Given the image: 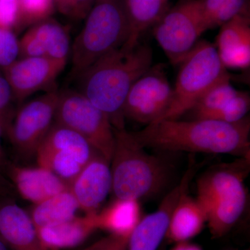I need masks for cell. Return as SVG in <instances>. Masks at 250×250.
<instances>
[{
    "label": "cell",
    "instance_id": "obj_1",
    "mask_svg": "<svg viewBox=\"0 0 250 250\" xmlns=\"http://www.w3.org/2000/svg\"><path fill=\"white\" fill-rule=\"evenodd\" d=\"M144 148L163 152L229 154L250 157V117L234 123L214 120H161L131 131Z\"/></svg>",
    "mask_w": 250,
    "mask_h": 250
},
{
    "label": "cell",
    "instance_id": "obj_2",
    "mask_svg": "<svg viewBox=\"0 0 250 250\" xmlns=\"http://www.w3.org/2000/svg\"><path fill=\"white\" fill-rule=\"evenodd\" d=\"M152 49L138 44L115 49L77 77V90L109 118L113 128L125 129L123 106L132 85L152 66Z\"/></svg>",
    "mask_w": 250,
    "mask_h": 250
},
{
    "label": "cell",
    "instance_id": "obj_3",
    "mask_svg": "<svg viewBox=\"0 0 250 250\" xmlns=\"http://www.w3.org/2000/svg\"><path fill=\"white\" fill-rule=\"evenodd\" d=\"M111 158V191L115 198L139 201L166 187L170 168L164 161L146 152L131 131L114 129Z\"/></svg>",
    "mask_w": 250,
    "mask_h": 250
},
{
    "label": "cell",
    "instance_id": "obj_4",
    "mask_svg": "<svg viewBox=\"0 0 250 250\" xmlns=\"http://www.w3.org/2000/svg\"><path fill=\"white\" fill-rule=\"evenodd\" d=\"M71 46V75L77 78L93 62L124 45L129 23L125 0H96Z\"/></svg>",
    "mask_w": 250,
    "mask_h": 250
},
{
    "label": "cell",
    "instance_id": "obj_5",
    "mask_svg": "<svg viewBox=\"0 0 250 250\" xmlns=\"http://www.w3.org/2000/svg\"><path fill=\"white\" fill-rule=\"evenodd\" d=\"M228 77L231 76L220 60L215 45L199 41L179 64L172 103L159 121L179 120L210 88Z\"/></svg>",
    "mask_w": 250,
    "mask_h": 250
},
{
    "label": "cell",
    "instance_id": "obj_6",
    "mask_svg": "<svg viewBox=\"0 0 250 250\" xmlns=\"http://www.w3.org/2000/svg\"><path fill=\"white\" fill-rule=\"evenodd\" d=\"M54 122L80 135L111 163L115 146L114 128L107 115L78 90L59 92Z\"/></svg>",
    "mask_w": 250,
    "mask_h": 250
},
{
    "label": "cell",
    "instance_id": "obj_7",
    "mask_svg": "<svg viewBox=\"0 0 250 250\" xmlns=\"http://www.w3.org/2000/svg\"><path fill=\"white\" fill-rule=\"evenodd\" d=\"M206 31L197 0H182L154 25V37L174 65L190 53Z\"/></svg>",
    "mask_w": 250,
    "mask_h": 250
},
{
    "label": "cell",
    "instance_id": "obj_8",
    "mask_svg": "<svg viewBox=\"0 0 250 250\" xmlns=\"http://www.w3.org/2000/svg\"><path fill=\"white\" fill-rule=\"evenodd\" d=\"M96 152L80 135L54 122L35 156L38 165L69 185Z\"/></svg>",
    "mask_w": 250,
    "mask_h": 250
},
{
    "label": "cell",
    "instance_id": "obj_9",
    "mask_svg": "<svg viewBox=\"0 0 250 250\" xmlns=\"http://www.w3.org/2000/svg\"><path fill=\"white\" fill-rule=\"evenodd\" d=\"M59 92H46L22 105L15 113L7 134L16 150L23 157L35 156L36 151L55 121Z\"/></svg>",
    "mask_w": 250,
    "mask_h": 250
},
{
    "label": "cell",
    "instance_id": "obj_10",
    "mask_svg": "<svg viewBox=\"0 0 250 250\" xmlns=\"http://www.w3.org/2000/svg\"><path fill=\"white\" fill-rule=\"evenodd\" d=\"M172 98L173 88L164 66H152L130 89L123 106V116L141 124H151L165 114Z\"/></svg>",
    "mask_w": 250,
    "mask_h": 250
},
{
    "label": "cell",
    "instance_id": "obj_11",
    "mask_svg": "<svg viewBox=\"0 0 250 250\" xmlns=\"http://www.w3.org/2000/svg\"><path fill=\"white\" fill-rule=\"evenodd\" d=\"M201 166L191 161L180 182L164 197L159 208L140 220L130 235L126 250H157L166 237L172 211L182 195L188 192L190 182Z\"/></svg>",
    "mask_w": 250,
    "mask_h": 250
},
{
    "label": "cell",
    "instance_id": "obj_12",
    "mask_svg": "<svg viewBox=\"0 0 250 250\" xmlns=\"http://www.w3.org/2000/svg\"><path fill=\"white\" fill-rule=\"evenodd\" d=\"M65 65L43 57H23L5 69V77L11 85L15 100L23 103L37 92L55 90L56 80Z\"/></svg>",
    "mask_w": 250,
    "mask_h": 250
},
{
    "label": "cell",
    "instance_id": "obj_13",
    "mask_svg": "<svg viewBox=\"0 0 250 250\" xmlns=\"http://www.w3.org/2000/svg\"><path fill=\"white\" fill-rule=\"evenodd\" d=\"M109 164V161L96 152L69 184V189L85 214L98 213L111 191Z\"/></svg>",
    "mask_w": 250,
    "mask_h": 250
},
{
    "label": "cell",
    "instance_id": "obj_14",
    "mask_svg": "<svg viewBox=\"0 0 250 250\" xmlns=\"http://www.w3.org/2000/svg\"><path fill=\"white\" fill-rule=\"evenodd\" d=\"M19 58L43 57L66 65L70 54L66 28L49 19L34 24L19 40Z\"/></svg>",
    "mask_w": 250,
    "mask_h": 250
},
{
    "label": "cell",
    "instance_id": "obj_15",
    "mask_svg": "<svg viewBox=\"0 0 250 250\" xmlns=\"http://www.w3.org/2000/svg\"><path fill=\"white\" fill-rule=\"evenodd\" d=\"M249 171L250 157H241L231 164L211 167L202 174L197 181L196 200L206 215L213 204L244 186Z\"/></svg>",
    "mask_w": 250,
    "mask_h": 250
},
{
    "label": "cell",
    "instance_id": "obj_16",
    "mask_svg": "<svg viewBox=\"0 0 250 250\" xmlns=\"http://www.w3.org/2000/svg\"><path fill=\"white\" fill-rule=\"evenodd\" d=\"M215 46L224 66L248 68L250 65L249 6L220 27Z\"/></svg>",
    "mask_w": 250,
    "mask_h": 250
},
{
    "label": "cell",
    "instance_id": "obj_17",
    "mask_svg": "<svg viewBox=\"0 0 250 250\" xmlns=\"http://www.w3.org/2000/svg\"><path fill=\"white\" fill-rule=\"evenodd\" d=\"M0 238L14 250H42L30 214L9 196L0 197Z\"/></svg>",
    "mask_w": 250,
    "mask_h": 250
},
{
    "label": "cell",
    "instance_id": "obj_18",
    "mask_svg": "<svg viewBox=\"0 0 250 250\" xmlns=\"http://www.w3.org/2000/svg\"><path fill=\"white\" fill-rule=\"evenodd\" d=\"M8 174L19 195L33 205L40 203L68 188V185L42 166L10 165Z\"/></svg>",
    "mask_w": 250,
    "mask_h": 250
},
{
    "label": "cell",
    "instance_id": "obj_19",
    "mask_svg": "<svg viewBox=\"0 0 250 250\" xmlns=\"http://www.w3.org/2000/svg\"><path fill=\"white\" fill-rule=\"evenodd\" d=\"M97 213L75 216L54 225L37 229L42 250H62L80 246L98 229Z\"/></svg>",
    "mask_w": 250,
    "mask_h": 250
},
{
    "label": "cell",
    "instance_id": "obj_20",
    "mask_svg": "<svg viewBox=\"0 0 250 250\" xmlns=\"http://www.w3.org/2000/svg\"><path fill=\"white\" fill-rule=\"evenodd\" d=\"M206 223L207 215L201 205L186 192L172 211L166 238L176 243L188 241L201 233Z\"/></svg>",
    "mask_w": 250,
    "mask_h": 250
},
{
    "label": "cell",
    "instance_id": "obj_21",
    "mask_svg": "<svg viewBox=\"0 0 250 250\" xmlns=\"http://www.w3.org/2000/svg\"><path fill=\"white\" fill-rule=\"evenodd\" d=\"M98 229L109 234L129 237L139 223L141 207L139 201L116 199L97 213Z\"/></svg>",
    "mask_w": 250,
    "mask_h": 250
},
{
    "label": "cell",
    "instance_id": "obj_22",
    "mask_svg": "<svg viewBox=\"0 0 250 250\" xmlns=\"http://www.w3.org/2000/svg\"><path fill=\"white\" fill-rule=\"evenodd\" d=\"M248 202L245 186L213 204L207 213V223L213 238L227 234L241 218Z\"/></svg>",
    "mask_w": 250,
    "mask_h": 250
},
{
    "label": "cell",
    "instance_id": "obj_23",
    "mask_svg": "<svg viewBox=\"0 0 250 250\" xmlns=\"http://www.w3.org/2000/svg\"><path fill=\"white\" fill-rule=\"evenodd\" d=\"M167 0H125L129 23V34L122 47L131 49L140 43L141 35L154 26L166 12Z\"/></svg>",
    "mask_w": 250,
    "mask_h": 250
},
{
    "label": "cell",
    "instance_id": "obj_24",
    "mask_svg": "<svg viewBox=\"0 0 250 250\" xmlns=\"http://www.w3.org/2000/svg\"><path fill=\"white\" fill-rule=\"evenodd\" d=\"M80 209L70 189L56 194L47 200L33 205L30 214L36 228L49 226L77 216Z\"/></svg>",
    "mask_w": 250,
    "mask_h": 250
},
{
    "label": "cell",
    "instance_id": "obj_25",
    "mask_svg": "<svg viewBox=\"0 0 250 250\" xmlns=\"http://www.w3.org/2000/svg\"><path fill=\"white\" fill-rule=\"evenodd\" d=\"M238 93V90L231 85V77L222 80L205 93L187 112L188 119H208Z\"/></svg>",
    "mask_w": 250,
    "mask_h": 250
},
{
    "label": "cell",
    "instance_id": "obj_26",
    "mask_svg": "<svg viewBox=\"0 0 250 250\" xmlns=\"http://www.w3.org/2000/svg\"><path fill=\"white\" fill-rule=\"evenodd\" d=\"M206 29L221 27L246 9L248 0H197Z\"/></svg>",
    "mask_w": 250,
    "mask_h": 250
},
{
    "label": "cell",
    "instance_id": "obj_27",
    "mask_svg": "<svg viewBox=\"0 0 250 250\" xmlns=\"http://www.w3.org/2000/svg\"><path fill=\"white\" fill-rule=\"evenodd\" d=\"M20 19L18 27L34 25L49 19L55 7L54 0H18Z\"/></svg>",
    "mask_w": 250,
    "mask_h": 250
},
{
    "label": "cell",
    "instance_id": "obj_28",
    "mask_svg": "<svg viewBox=\"0 0 250 250\" xmlns=\"http://www.w3.org/2000/svg\"><path fill=\"white\" fill-rule=\"evenodd\" d=\"M250 108V97L248 92L238 91L236 96L208 119L234 123L247 117Z\"/></svg>",
    "mask_w": 250,
    "mask_h": 250
},
{
    "label": "cell",
    "instance_id": "obj_29",
    "mask_svg": "<svg viewBox=\"0 0 250 250\" xmlns=\"http://www.w3.org/2000/svg\"><path fill=\"white\" fill-rule=\"evenodd\" d=\"M19 40L12 29L0 27V67L6 69L19 58Z\"/></svg>",
    "mask_w": 250,
    "mask_h": 250
},
{
    "label": "cell",
    "instance_id": "obj_30",
    "mask_svg": "<svg viewBox=\"0 0 250 250\" xmlns=\"http://www.w3.org/2000/svg\"><path fill=\"white\" fill-rule=\"evenodd\" d=\"M96 0H55V6L62 14L72 19H84Z\"/></svg>",
    "mask_w": 250,
    "mask_h": 250
},
{
    "label": "cell",
    "instance_id": "obj_31",
    "mask_svg": "<svg viewBox=\"0 0 250 250\" xmlns=\"http://www.w3.org/2000/svg\"><path fill=\"white\" fill-rule=\"evenodd\" d=\"M20 19L18 0H0V27H18Z\"/></svg>",
    "mask_w": 250,
    "mask_h": 250
},
{
    "label": "cell",
    "instance_id": "obj_32",
    "mask_svg": "<svg viewBox=\"0 0 250 250\" xmlns=\"http://www.w3.org/2000/svg\"><path fill=\"white\" fill-rule=\"evenodd\" d=\"M129 238L108 234L83 250H126Z\"/></svg>",
    "mask_w": 250,
    "mask_h": 250
},
{
    "label": "cell",
    "instance_id": "obj_33",
    "mask_svg": "<svg viewBox=\"0 0 250 250\" xmlns=\"http://www.w3.org/2000/svg\"><path fill=\"white\" fill-rule=\"evenodd\" d=\"M12 184L0 174V197H8L12 193Z\"/></svg>",
    "mask_w": 250,
    "mask_h": 250
},
{
    "label": "cell",
    "instance_id": "obj_34",
    "mask_svg": "<svg viewBox=\"0 0 250 250\" xmlns=\"http://www.w3.org/2000/svg\"><path fill=\"white\" fill-rule=\"evenodd\" d=\"M171 250H203L201 247L188 241L179 242Z\"/></svg>",
    "mask_w": 250,
    "mask_h": 250
},
{
    "label": "cell",
    "instance_id": "obj_35",
    "mask_svg": "<svg viewBox=\"0 0 250 250\" xmlns=\"http://www.w3.org/2000/svg\"><path fill=\"white\" fill-rule=\"evenodd\" d=\"M2 132V129H1V126H0V168L2 167L3 166L6 164V162H5V156L1 144V136Z\"/></svg>",
    "mask_w": 250,
    "mask_h": 250
},
{
    "label": "cell",
    "instance_id": "obj_36",
    "mask_svg": "<svg viewBox=\"0 0 250 250\" xmlns=\"http://www.w3.org/2000/svg\"><path fill=\"white\" fill-rule=\"evenodd\" d=\"M0 250H7V246L0 238Z\"/></svg>",
    "mask_w": 250,
    "mask_h": 250
},
{
    "label": "cell",
    "instance_id": "obj_37",
    "mask_svg": "<svg viewBox=\"0 0 250 250\" xmlns=\"http://www.w3.org/2000/svg\"></svg>",
    "mask_w": 250,
    "mask_h": 250
}]
</instances>
